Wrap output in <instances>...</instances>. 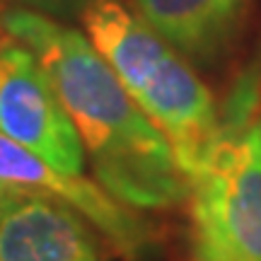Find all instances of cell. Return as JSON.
Returning a JSON list of instances; mask_svg holds the SVG:
<instances>
[{
  "label": "cell",
  "mask_w": 261,
  "mask_h": 261,
  "mask_svg": "<svg viewBox=\"0 0 261 261\" xmlns=\"http://www.w3.org/2000/svg\"><path fill=\"white\" fill-rule=\"evenodd\" d=\"M3 32L37 54L70 116L94 181L136 211H169L189 198L167 136L133 102L85 32L24 8L0 17Z\"/></svg>",
  "instance_id": "cell-1"
},
{
  "label": "cell",
  "mask_w": 261,
  "mask_h": 261,
  "mask_svg": "<svg viewBox=\"0 0 261 261\" xmlns=\"http://www.w3.org/2000/svg\"><path fill=\"white\" fill-rule=\"evenodd\" d=\"M0 261H99L83 215L41 189L0 184Z\"/></svg>",
  "instance_id": "cell-6"
},
{
  "label": "cell",
  "mask_w": 261,
  "mask_h": 261,
  "mask_svg": "<svg viewBox=\"0 0 261 261\" xmlns=\"http://www.w3.org/2000/svg\"><path fill=\"white\" fill-rule=\"evenodd\" d=\"M80 22L133 102L167 136L191 181L218 136V104L194 65L119 0L92 3Z\"/></svg>",
  "instance_id": "cell-2"
},
{
  "label": "cell",
  "mask_w": 261,
  "mask_h": 261,
  "mask_svg": "<svg viewBox=\"0 0 261 261\" xmlns=\"http://www.w3.org/2000/svg\"><path fill=\"white\" fill-rule=\"evenodd\" d=\"M0 133L65 174H83L80 136L37 54L0 27Z\"/></svg>",
  "instance_id": "cell-4"
},
{
  "label": "cell",
  "mask_w": 261,
  "mask_h": 261,
  "mask_svg": "<svg viewBox=\"0 0 261 261\" xmlns=\"http://www.w3.org/2000/svg\"><path fill=\"white\" fill-rule=\"evenodd\" d=\"M187 203L189 261H261V116L218 130Z\"/></svg>",
  "instance_id": "cell-3"
},
{
  "label": "cell",
  "mask_w": 261,
  "mask_h": 261,
  "mask_svg": "<svg viewBox=\"0 0 261 261\" xmlns=\"http://www.w3.org/2000/svg\"><path fill=\"white\" fill-rule=\"evenodd\" d=\"M0 184L41 189L61 198L85 223L102 234L126 261H145L155 249V234L136 208L114 198L102 184L83 174H65L19 143L0 133Z\"/></svg>",
  "instance_id": "cell-5"
},
{
  "label": "cell",
  "mask_w": 261,
  "mask_h": 261,
  "mask_svg": "<svg viewBox=\"0 0 261 261\" xmlns=\"http://www.w3.org/2000/svg\"><path fill=\"white\" fill-rule=\"evenodd\" d=\"M136 12L191 65H218L244 29L249 0H133Z\"/></svg>",
  "instance_id": "cell-7"
},
{
  "label": "cell",
  "mask_w": 261,
  "mask_h": 261,
  "mask_svg": "<svg viewBox=\"0 0 261 261\" xmlns=\"http://www.w3.org/2000/svg\"><path fill=\"white\" fill-rule=\"evenodd\" d=\"M10 3H15V8L34 10V12H41V15L65 22V19L83 17L85 10L97 0H10Z\"/></svg>",
  "instance_id": "cell-8"
},
{
  "label": "cell",
  "mask_w": 261,
  "mask_h": 261,
  "mask_svg": "<svg viewBox=\"0 0 261 261\" xmlns=\"http://www.w3.org/2000/svg\"><path fill=\"white\" fill-rule=\"evenodd\" d=\"M0 17H3V12H0Z\"/></svg>",
  "instance_id": "cell-9"
}]
</instances>
